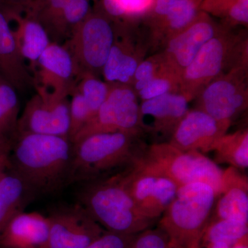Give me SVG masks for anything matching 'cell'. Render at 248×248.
I'll list each match as a JSON object with an SVG mask.
<instances>
[{
	"label": "cell",
	"instance_id": "1",
	"mask_svg": "<svg viewBox=\"0 0 248 248\" xmlns=\"http://www.w3.org/2000/svg\"><path fill=\"white\" fill-rule=\"evenodd\" d=\"M73 143L65 137L17 134L11 146V169L34 193H50L70 183Z\"/></svg>",
	"mask_w": 248,
	"mask_h": 248
},
{
	"label": "cell",
	"instance_id": "2",
	"mask_svg": "<svg viewBox=\"0 0 248 248\" xmlns=\"http://www.w3.org/2000/svg\"><path fill=\"white\" fill-rule=\"evenodd\" d=\"M135 137L122 132L95 133L73 143L70 183L89 182L128 169L146 150L135 146Z\"/></svg>",
	"mask_w": 248,
	"mask_h": 248
},
{
	"label": "cell",
	"instance_id": "3",
	"mask_svg": "<svg viewBox=\"0 0 248 248\" xmlns=\"http://www.w3.org/2000/svg\"><path fill=\"white\" fill-rule=\"evenodd\" d=\"M80 204L106 231L137 234L155 221L141 215L122 183L120 173L87 182Z\"/></svg>",
	"mask_w": 248,
	"mask_h": 248
},
{
	"label": "cell",
	"instance_id": "4",
	"mask_svg": "<svg viewBox=\"0 0 248 248\" xmlns=\"http://www.w3.org/2000/svg\"><path fill=\"white\" fill-rule=\"evenodd\" d=\"M217 195L204 183L181 186L161 216L159 227L169 236L172 248H202Z\"/></svg>",
	"mask_w": 248,
	"mask_h": 248
},
{
	"label": "cell",
	"instance_id": "5",
	"mask_svg": "<svg viewBox=\"0 0 248 248\" xmlns=\"http://www.w3.org/2000/svg\"><path fill=\"white\" fill-rule=\"evenodd\" d=\"M142 160L179 187L204 183L213 187L217 197L221 194L223 170L200 152L182 151L170 143H155L146 148Z\"/></svg>",
	"mask_w": 248,
	"mask_h": 248
},
{
	"label": "cell",
	"instance_id": "6",
	"mask_svg": "<svg viewBox=\"0 0 248 248\" xmlns=\"http://www.w3.org/2000/svg\"><path fill=\"white\" fill-rule=\"evenodd\" d=\"M115 40V32L107 18L91 15L73 31L63 44L69 52L77 77L102 73Z\"/></svg>",
	"mask_w": 248,
	"mask_h": 248
},
{
	"label": "cell",
	"instance_id": "7",
	"mask_svg": "<svg viewBox=\"0 0 248 248\" xmlns=\"http://www.w3.org/2000/svg\"><path fill=\"white\" fill-rule=\"evenodd\" d=\"M122 183L141 215L156 221L162 216L179 187L141 159L120 172Z\"/></svg>",
	"mask_w": 248,
	"mask_h": 248
},
{
	"label": "cell",
	"instance_id": "8",
	"mask_svg": "<svg viewBox=\"0 0 248 248\" xmlns=\"http://www.w3.org/2000/svg\"><path fill=\"white\" fill-rule=\"evenodd\" d=\"M18 121L17 134L34 133L68 138L70 96L36 86Z\"/></svg>",
	"mask_w": 248,
	"mask_h": 248
},
{
	"label": "cell",
	"instance_id": "9",
	"mask_svg": "<svg viewBox=\"0 0 248 248\" xmlns=\"http://www.w3.org/2000/svg\"><path fill=\"white\" fill-rule=\"evenodd\" d=\"M140 124L141 112L135 93L124 84H110L107 99L72 143L95 133L122 132L137 135Z\"/></svg>",
	"mask_w": 248,
	"mask_h": 248
},
{
	"label": "cell",
	"instance_id": "10",
	"mask_svg": "<svg viewBox=\"0 0 248 248\" xmlns=\"http://www.w3.org/2000/svg\"><path fill=\"white\" fill-rule=\"evenodd\" d=\"M48 218V248H86L106 231L80 203L59 210Z\"/></svg>",
	"mask_w": 248,
	"mask_h": 248
},
{
	"label": "cell",
	"instance_id": "11",
	"mask_svg": "<svg viewBox=\"0 0 248 248\" xmlns=\"http://www.w3.org/2000/svg\"><path fill=\"white\" fill-rule=\"evenodd\" d=\"M230 124L218 122L200 110L188 111L178 124L169 143L184 151H213Z\"/></svg>",
	"mask_w": 248,
	"mask_h": 248
},
{
	"label": "cell",
	"instance_id": "12",
	"mask_svg": "<svg viewBox=\"0 0 248 248\" xmlns=\"http://www.w3.org/2000/svg\"><path fill=\"white\" fill-rule=\"evenodd\" d=\"M33 76L35 86L69 96L78 81L69 52L64 46L54 42L41 55Z\"/></svg>",
	"mask_w": 248,
	"mask_h": 248
},
{
	"label": "cell",
	"instance_id": "13",
	"mask_svg": "<svg viewBox=\"0 0 248 248\" xmlns=\"http://www.w3.org/2000/svg\"><path fill=\"white\" fill-rule=\"evenodd\" d=\"M0 77L17 92L35 89L33 75L23 58L7 17L0 11Z\"/></svg>",
	"mask_w": 248,
	"mask_h": 248
},
{
	"label": "cell",
	"instance_id": "14",
	"mask_svg": "<svg viewBox=\"0 0 248 248\" xmlns=\"http://www.w3.org/2000/svg\"><path fill=\"white\" fill-rule=\"evenodd\" d=\"M50 221L38 213L15 215L0 234L1 248H48Z\"/></svg>",
	"mask_w": 248,
	"mask_h": 248
},
{
	"label": "cell",
	"instance_id": "15",
	"mask_svg": "<svg viewBox=\"0 0 248 248\" xmlns=\"http://www.w3.org/2000/svg\"><path fill=\"white\" fill-rule=\"evenodd\" d=\"M246 93L233 80L221 79L208 85L201 99L200 110L218 122L231 120L246 108Z\"/></svg>",
	"mask_w": 248,
	"mask_h": 248
},
{
	"label": "cell",
	"instance_id": "16",
	"mask_svg": "<svg viewBox=\"0 0 248 248\" xmlns=\"http://www.w3.org/2000/svg\"><path fill=\"white\" fill-rule=\"evenodd\" d=\"M228 47L226 41L216 36L200 49L182 75L187 91H195L221 73L226 63Z\"/></svg>",
	"mask_w": 248,
	"mask_h": 248
},
{
	"label": "cell",
	"instance_id": "17",
	"mask_svg": "<svg viewBox=\"0 0 248 248\" xmlns=\"http://www.w3.org/2000/svg\"><path fill=\"white\" fill-rule=\"evenodd\" d=\"M213 219H230L248 223V178L237 169L223 170V186Z\"/></svg>",
	"mask_w": 248,
	"mask_h": 248
},
{
	"label": "cell",
	"instance_id": "18",
	"mask_svg": "<svg viewBox=\"0 0 248 248\" xmlns=\"http://www.w3.org/2000/svg\"><path fill=\"white\" fill-rule=\"evenodd\" d=\"M215 37L213 22L205 14L197 16L190 25L170 42L169 54L176 66L185 69L206 42Z\"/></svg>",
	"mask_w": 248,
	"mask_h": 248
},
{
	"label": "cell",
	"instance_id": "19",
	"mask_svg": "<svg viewBox=\"0 0 248 248\" xmlns=\"http://www.w3.org/2000/svg\"><path fill=\"white\" fill-rule=\"evenodd\" d=\"M140 112L141 115L151 116L154 119L155 130L172 135L188 112V98L184 94L166 93L144 101Z\"/></svg>",
	"mask_w": 248,
	"mask_h": 248
},
{
	"label": "cell",
	"instance_id": "20",
	"mask_svg": "<svg viewBox=\"0 0 248 248\" xmlns=\"http://www.w3.org/2000/svg\"><path fill=\"white\" fill-rule=\"evenodd\" d=\"M35 194L17 172L9 169L0 178V234L11 218L23 211Z\"/></svg>",
	"mask_w": 248,
	"mask_h": 248
},
{
	"label": "cell",
	"instance_id": "21",
	"mask_svg": "<svg viewBox=\"0 0 248 248\" xmlns=\"http://www.w3.org/2000/svg\"><path fill=\"white\" fill-rule=\"evenodd\" d=\"M17 28L13 30L15 38L26 62H29L32 75L37 61L51 43L48 32L35 17L19 19Z\"/></svg>",
	"mask_w": 248,
	"mask_h": 248
},
{
	"label": "cell",
	"instance_id": "22",
	"mask_svg": "<svg viewBox=\"0 0 248 248\" xmlns=\"http://www.w3.org/2000/svg\"><path fill=\"white\" fill-rule=\"evenodd\" d=\"M215 162L228 164L236 169L248 167V130L225 134L214 148Z\"/></svg>",
	"mask_w": 248,
	"mask_h": 248
},
{
	"label": "cell",
	"instance_id": "23",
	"mask_svg": "<svg viewBox=\"0 0 248 248\" xmlns=\"http://www.w3.org/2000/svg\"><path fill=\"white\" fill-rule=\"evenodd\" d=\"M138 66L136 59L128 53L125 46L114 40L102 73L108 84L125 85L133 78Z\"/></svg>",
	"mask_w": 248,
	"mask_h": 248
},
{
	"label": "cell",
	"instance_id": "24",
	"mask_svg": "<svg viewBox=\"0 0 248 248\" xmlns=\"http://www.w3.org/2000/svg\"><path fill=\"white\" fill-rule=\"evenodd\" d=\"M197 6L195 0H156L154 11L171 29L181 31L197 17Z\"/></svg>",
	"mask_w": 248,
	"mask_h": 248
},
{
	"label": "cell",
	"instance_id": "25",
	"mask_svg": "<svg viewBox=\"0 0 248 248\" xmlns=\"http://www.w3.org/2000/svg\"><path fill=\"white\" fill-rule=\"evenodd\" d=\"M19 112L17 91L0 77V135L11 144L17 135Z\"/></svg>",
	"mask_w": 248,
	"mask_h": 248
},
{
	"label": "cell",
	"instance_id": "26",
	"mask_svg": "<svg viewBox=\"0 0 248 248\" xmlns=\"http://www.w3.org/2000/svg\"><path fill=\"white\" fill-rule=\"evenodd\" d=\"M248 237V223L230 219L212 220L204 233L202 245L223 243L232 247Z\"/></svg>",
	"mask_w": 248,
	"mask_h": 248
},
{
	"label": "cell",
	"instance_id": "27",
	"mask_svg": "<svg viewBox=\"0 0 248 248\" xmlns=\"http://www.w3.org/2000/svg\"><path fill=\"white\" fill-rule=\"evenodd\" d=\"M75 89L82 94L93 117L107 99L110 84L103 82L97 76L87 75L78 80Z\"/></svg>",
	"mask_w": 248,
	"mask_h": 248
},
{
	"label": "cell",
	"instance_id": "28",
	"mask_svg": "<svg viewBox=\"0 0 248 248\" xmlns=\"http://www.w3.org/2000/svg\"><path fill=\"white\" fill-rule=\"evenodd\" d=\"M202 8L236 24L248 22V0H203Z\"/></svg>",
	"mask_w": 248,
	"mask_h": 248
},
{
	"label": "cell",
	"instance_id": "29",
	"mask_svg": "<svg viewBox=\"0 0 248 248\" xmlns=\"http://www.w3.org/2000/svg\"><path fill=\"white\" fill-rule=\"evenodd\" d=\"M70 97V128L68 139L72 142L81 129L89 122L92 115L82 94L75 88Z\"/></svg>",
	"mask_w": 248,
	"mask_h": 248
},
{
	"label": "cell",
	"instance_id": "30",
	"mask_svg": "<svg viewBox=\"0 0 248 248\" xmlns=\"http://www.w3.org/2000/svg\"><path fill=\"white\" fill-rule=\"evenodd\" d=\"M153 0H103L104 9L113 17L141 15L149 9Z\"/></svg>",
	"mask_w": 248,
	"mask_h": 248
},
{
	"label": "cell",
	"instance_id": "31",
	"mask_svg": "<svg viewBox=\"0 0 248 248\" xmlns=\"http://www.w3.org/2000/svg\"><path fill=\"white\" fill-rule=\"evenodd\" d=\"M90 10L91 5L89 0L67 1L62 10V20L68 38L73 31L89 16Z\"/></svg>",
	"mask_w": 248,
	"mask_h": 248
},
{
	"label": "cell",
	"instance_id": "32",
	"mask_svg": "<svg viewBox=\"0 0 248 248\" xmlns=\"http://www.w3.org/2000/svg\"><path fill=\"white\" fill-rule=\"evenodd\" d=\"M129 248H172L169 236L160 227L135 234Z\"/></svg>",
	"mask_w": 248,
	"mask_h": 248
},
{
	"label": "cell",
	"instance_id": "33",
	"mask_svg": "<svg viewBox=\"0 0 248 248\" xmlns=\"http://www.w3.org/2000/svg\"><path fill=\"white\" fill-rule=\"evenodd\" d=\"M135 236L105 231L86 248H129Z\"/></svg>",
	"mask_w": 248,
	"mask_h": 248
},
{
	"label": "cell",
	"instance_id": "34",
	"mask_svg": "<svg viewBox=\"0 0 248 248\" xmlns=\"http://www.w3.org/2000/svg\"><path fill=\"white\" fill-rule=\"evenodd\" d=\"M170 89L171 84L169 79L155 78L139 93L141 99L146 101L169 93Z\"/></svg>",
	"mask_w": 248,
	"mask_h": 248
},
{
	"label": "cell",
	"instance_id": "35",
	"mask_svg": "<svg viewBox=\"0 0 248 248\" xmlns=\"http://www.w3.org/2000/svg\"><path fill=\"white\" fill-rule=\"evenodd\" d=\"M134 78L136 80L135 89L141 91L153 78H155V66L151 61L141 62L137 67Z\"/></svg>",
	"mask_w": 248,
	"mask_h": 248
},
{
	"label": "cell",
	"instance_id": "36",
	"mask_svg": "<svg viewBox=\"0 0 248 248\" xmlns=\"http://www.w3.org/2000/svg\"><path fill=\"white\" fill-rule=\"evenodd\" d=\"M11 167L10 153H1L0 152V178L8 170L11 169Z\"/></svg>",
	"mask_w": 248,
	"mask_h": 248
},
{
	"label": "cell",
	"instance_id": "37",
	"mask_svg": "<svg viewBox=\"0 0 248 248\" xmlns=\"http://www.w3.org/2000/svg\"><path fill=\"white\" fill-rule=\"evenodd\" d=\"M11 142L8 141L2 135H0V152L1 153H10L11 150Z\"/></svg>",
	"mask_w": 248,
	"mask_h": 248
},
{
	"label": "cell",
	"instance_id": "38",
	"mask_svg": "<svg viewBox=\"0 0 248 248\" xmlns=\"http://www.w3.org/2000/svg\"><path fill=\"white\" fill-rule=\"evenodd\" d=\"M231 248H248V237L245 238L236 244L233 245Z\"/></svg>",
	"mask_w": 248,
	"mask_h": 248
},
{
	"label": "cell",
	"instance_id": "39",
	"mask_svg": "<svg viewBox=\"0 0 248 248\" xmlns=\"http://www.w3.org/2000/svg\"><path fill=\"white\" fill-rule=\"evenodd\" d=\"M206 248H231L228 245L223 243H217V244H210L205 245Z\"/></svg>",
	"mask_w": 248,
	"mask_h": 248
},
{
	"label": "cell",
	"instance_id": "40",
	"mask_svg": "<svg viewBox=\"0 0 248 248\" xmlns=\"http://www.w3.org/2000/svg\"><path fill=\"white\" fill-rule=\"evenodd\" d=\"M196 1H197V2H200L201 1H202V0H195Z\"/></svg>",
	"mask_w": 248,
	"mask_h": 248
},
{
	"label": "cell",
	"instance_id": "41",
	"mask_svg": "<svg viewBox=\"0 0 248 248\" xmlns=\"http://www.w3.org/2000/svg\"><path fill=\"white\" fill-rule=\"evenodd\" d=\"M9 1H17V0H9Z\"/></svg>",
	"mask_w": 248,
	"mask_h": 248
}]
</instances>
